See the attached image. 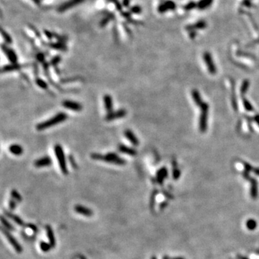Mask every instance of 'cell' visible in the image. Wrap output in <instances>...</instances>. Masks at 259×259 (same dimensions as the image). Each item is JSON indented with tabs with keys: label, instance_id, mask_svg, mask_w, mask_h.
Wrapping results in <instances>:
<instances>
[{
	"label": "cell",
	"instance_id": "cell-1",
	"mask_svg": "<svg viewBox=\"0 0 259 259\" xmlns=\"http://www.w3.org/2000/svg\"><path fill=\"white\" fill-rule=\"evenodd\" d=\"M192 96L196 104L200 107L201 109V116L199 120V129L200 131L204 133L207 129V120L208 117V109L209 105L207 103L204 102L201 99L199 92L197 90H193Z\"/></svg>",
	"mask_w": 259,
	"mask_h": 259
},
{
	"label": "cell",
	"instance_id": "cell-2",
	"mask_svg": "<svg viewBox=\"0 0 259 259\" xmlns=\"http://www.w3.org/2000/svg\"><path fill=\"white\" fill-rule=\"evenodd\" d=\"M90 157L96 161H101L106 162L108 163L115 164V165L124 166L127 163V161L123 158L119 157L118 155L115 153H108L107 154H101L98 153H91Z\"/></svg>",
	"mask_w": 259,
	"mask_h": 259
},
{
	"label": "cell",
	"instance_id": "cell-3",
	"mask_svg": "<svg viewBox=\"0 0 259 259\" xmlns=\"http://www.w3.org/2000/svg\"><path fill=\"white\" fill-rule=\"evenodd\" d=\"M68 115L66 112H59L54 117L48 119V120L38 123L36 125V130H38V131H42V130L48 129V128H51V127L54 126V125L64 123V122H65L68 119Z\"/></svg>",
	"mask_w": 259,
	"mask_h": 259
},
{
	"label": "cell",
	"instance_id": "cell-4",
	"mask_svg": "<svg viewBox=\"0 0 259 259\" xmlns=\"http://www.w3.org/2000/svg\"><path fill=\"white\" fill-rule=\"evenodd\" d=\"M54 153L58 160V162H59V167H60V169L62 173L66 176V175L68 174L66 158L65 153H64L63 147L60 144H56L54 146Z\"/></svg>",
	"mask_w": 259,
	"mask_h": 259
},
{
	"label": "cell",
	"instance_id": "cell-5",
	"mask_svg": "<svg viewBox=\"0 0 259 259\" xmlns=\"http://www.w3.org/2000/svg\"><path fill=\"white\" fill-rule=\"evenodd\" d=\"M1 232L4 233V235H5V237L7 238V239L9 242V243L12 245V247L14 248V249L15 250L16 252L19 253L22 252V246H21L20 244L17 242V240L14 238V236L11 234L9 230H8L6 229L4 227L2 226L1 227Z\"/></svg>",
	"mask_w": 259,
	"mask_h": 259
},
{
	"label": "cell",
	"instance_id": "cell-6",
	"mask_svg": "<svg viewBox=\"0 0 259 259\" xmlns=\"http://www.w3.org/2000/svg\"><path fill=\"white\" fill-rule=\"evenodd\" d=\"M1 50L7 57V59L9 61L11 64H16L18 61V57L12 48H9L7 46L4 44H1Z\"/></svg>",
	"mask_w": 259,
	"mask_h": 259
},
{
	"label": "cell",
	"instance_id": "cell-7",
	"mask_svg": "<svg viewBox=\"0 0 259 259\" xmlns=\"http://www.w3.org/2000/svg\"><path fill=\"white\" fill-rule=\"evenodd\" d=\"M85 0H68V1L61 4L58 7L57 10L59 12H64L69 9H71V8L76 7V6L83 2Z\"/></svg>",
	"mask_w": 259,
	"mask_h": 259
},
{
	"label": "cell",
	"instance_id": "cell-8",
	"mask_svg": "<svg viewBox=\"0 0 259 259\" xmlns=\"http://www.w3.org/2000/svg\"><path fill=\"white\" fill-rule=\"evenodd\" d=\"M62 106L66 109H70L73 112H81L83 109L81 104L72 100H64L62 102Z\"/></svg>",
	"mask_w": 259,
	"mask_h": 259
},
{
	"label": "cell",
	"instance_id": "cell-9",
	"mask_svg": "<svg viewBox=\"0 0 259 259\" xmlns=\"http://www.w3.org/2000/svg\"><path fill=\"white\" fill-rule=\"evenodd\" d=\"M127 111L125 109H120L115 112H112L110 113H108L105 117V120L107 122H111L112 120H117V119L123 118L126 116Z\"/></svg>",
	"mask_w": 259,
	"mask_h": 259
},
{
	"label": "cell",
	"instance_id": "cell-10",
	"mask_svg": "<svg viewBox=\"0 0 259 259\" xmlns=\"http://www.w3.org/2000/svg\"><path fill=\"white\" fill-rule=\"evenodd\" d=\"M41 43H43L44 46L53 48V49L58 50V51H67L66 45L64 43H61V42L58 41L56 42V43H53V42H48V43H46V42H44L43 41Z\"/></svg>",
	"mask_w": 259,
	"mask_h": 259
},
{
	"label": "cell",
	"instance_id": "cell-11",
	"mask_svg": "<svg viewBox=\"0 0 259 259\" xmlns=\"http://www.w3.org/2000/svg\"><path fill=\"white\" fill-rule=\"evenodd\" d=\"M53 163L51 157L44 156L41 158L37 159L34 162V166L36 168H43V167H47L51 166Z\"/></svg>",
	"mask_w": 259,
	"mask_h": 259
},
{
	"label": "cell",
	"instance_id": "cell-12",
	"mask_svg": "<svg viewBox=\"0 0 259 259\" xmlns=\"http://www.w3.org/2000/svg\"><path fill=\"white\" fill-rule=\"evenodd\" d=\"M124 136H125V138L130 141V143H131L133 146H139L140 144V141L138 140V138H137L136 135L134 134L133 131L130 129H127L124 131Z\"/></svg>",
	"mask_w": 259,
	"mask_h": 259
},
{
	"label": "cell",
	"instance_id": "cell-13",
	"mask_svg": "<svg viewBox=\"0 0 259 259\" xmlns=\"http://www.w3.org/2000/svg\"><path fill=\"white\" fill-rule=\"evenodd\" d=\"M22 67H24V65L18 64V63L8 64V65H6L2 67V68H1V73H7V72L16 71L20 70Z\"/></svg>",
	"mask_w": 259,
	"mask_h": 259
},
{
	"label": "cell",
	"instance_id": "cell-14",
	"mask_svg": "<svg viewBox=\"0 0 259 259\" xmlns=\"http://www.w3.org/2000/svg\"><path fill=\"white\" fill-rule=\"evenodd\" d=\"M74 210L78 214H80V215L86 217H91L93 215V214H94L91 210L84 207V206L80 205H76L74 207Z\"/></svg>",
	"mask_w": 259,
	"mask_h": 259
},
{
	"label": "cell",
	"instance_id": "cell-15",
	"mask_svg": "<svg viewBox=\"0 0 259 259\" xmlns=\"http://www.w3.org/2000/svg\"><path fill=\"white\" fill-rule=\"evenodd\" d=\"M4 213H5V215L7 217V218H10L11 220H13L15 223H17V225H20L21 227H25V228H28V225L29 224H25L22 220L21 219L20 217H18L17 215H14V214L10 212H8L7 210H4Z\"/></svg>",
	"mask_w": 259,
	"mask_h": 259
},
{
	"label": "cell",
	"instance_id": "cell-16",
	"mask_svg": "<svg viewBox=\"0 0 259 259\" xmlns=\"http://www.w3.org/2000/svg\"><path fill=\"white\" fill-rule=\"evenodd\" d=\"M103 102L104 104V107H105L106 111L107 114L113 112V101H112V97L110 94H105L103 96Z\"/></svg>",
	"mask_w": 259,
	"mask_h": 259
},
{
	"label": "cell",
	"instance_id": "cell-17",
	"mask_svg": "<svg viewBox=\"0 0 259 259\" xmlns=\"http://www.w3.org/2000/svg\"><path fill=\"white\" fill-rule=\"evenodd\" d=\"M118 150L120 152L123 153L124 154H127L130 156H136L137 155V151L133 148H130L129 146H127L125 145L120 144L118 146Z\"/></svg>",
	"mask_w": 259,
	"mask_h": 259
},
{
	"label": "cell",
	"instance_id": "cell-18",
	"mask_svg": "<svg viewBox=\"0 0 259 259\" xmlns=\"http://www.w3.org/2000/svg\"><path fill=\"white\" fill-rule=\"evenodd\" d=\"M243 176L246 178V179H249L250 181V182H251V185H252L251 195H252L253 198H255L257 196V182H256V181H255V179H253V178H252L250 176H249L248 171L245 170V171L243 172Z\"/></svg>",
	"mask_w": 259,
	"mask_h": 259
},
{
	"label": "cell",
	"instance_id": "cell-19",
	"mask_svg": "<svg viewBox=\"0 0 259 259\" xmlns=\"http://www.w3.org/2000/svg\"><path fill=\"white\" fill-rule=\"evenodd\" d=\"M204 59H205V63L207 64V66H208L209 71L212 73V74H215L216 73V67L214 65V63L212 61V59L211 56L208 53H206L204 56Z\"/></svg>",
	"mask_w": 259,
	"mask_h": 259
},
{
	"label": "cell",
	"instance_id": "cell-20",
	"mask_svg": "<svg viewBox=\"0 0 259 259\" xmlns=\"http://www.w3.org/2000/svg\"><path fill=\"white\" fill-rule=\"evenodd\" d=\"M9 151L15 156H20L24 152L22 147L19 144H12L9 146Z\"/></svg>",
	"mask_w": 259,
	"mask_h": 259
},
{
	"label": "cell",
	"instance_id": "cell-21",
	"mask_svg": "<svg viewBox=\"0 0 259 259\" xmlns=\"http://www.w3.org/2000/svg\"><path fill=\"white\" fill-rule=\"evenodd\" d=\"M46 233H47V235L48 238V240H49V242L51 245L52 246V248H54L56 246V238H55V235H54V233L53 231L52 228H51L50 225H46Z\"/></svg>",
	"mask_w": 259,
	"mask_h": 259
},
{
	"label": "cell",
	"instance_id": "cell-22",
	"mask_svg": "<svg viewBox=\"0 0 259 259\" xmlns=\"http://www.w3.org/2000/svg\"><path fill=\"white\" fill-rule=\"evenodd\" d=\"M167 175H168V172H167L166 168H162L160 170L158 171L157 175H156V181L159 184H162L163 181L165 179V178L166 177Z\"/></svg>",
	"mask_w": 259,
	"mask_h": 259
},
{
	"label": "cell",
	"instance_id": "cell-23",
	"mask_svg": "<svg viewBox=\"0 0 259 259\" xmlns=\"http://www.w3.org/2000/svg\"><path fill=\"white\" fill-rule=\"evenodd\" d=\"M35 83H36L37 86H38V87L41 88L42 89L47 90L48 89V83L41 78L37 77V78H35Z\"/></svg>",
	"mask_w": 259,
	"mask_h": 259
},
{
	"label": "cell",
	"instance_id": "cell-24",
	"mask_svg": "<svg viewBox=\"0 0 259 259\" xmlns=\"http://www.w3.org/2000/svg\"><path fill=\"white\" fill-rule=\"evenodd\" d=\"M1 35H2L3 38H4V41H5V43L8 45L12 44V42L13 41H12V37L9 35V33H8L7 31H5V30H4L3 28L1 29Z\"/></svg>",
	"mask_w": 259,
	"mask_h": 259
},
{
	"label": "cell",
	"instance_id": "cell-25",
	"mask_svg": "<svg viewBox=\"0 0 259 259\" xmlns=\"http://www.w3.org/2000/svg\"><path fill=\"white\" fill-rule=\"evenodd\" d=\"M1 224H2V226L4 227V228H5L7 230H8L14 231V230H15L14 227L7 221V219L4 218V216L1 217Z\"/></svg>",
	"mask_w": 259,
	"mask_h": 259
},
{
	"label": "cell",
	"instance_id": "cell-26",
	"mask_svg": "<svg viewBox=\"0 0 259 259\" xmlns=\"http://www.w3.org/2000/svg\"><path fill=\"white\" fill-rule=\"evenodd\" d=\"M115 18V15L112 13H109L107 17H105L104 18H103L102 21L100 22V27H105L106 25L108 24L109 22H110L111 20H113Z\"/></svg>",
	"mask_w": 259,
	"mask_h": 259
},
{
	"label": "cell",
	"instance_id": "cell-27",
	"mask_svg": "<svg viewBox=\"0 0 259 259\" xmlns=\"http://www.w3.org/2000/svg\"><path fill=\"white\" fill-rule=\"evenodd\" d=\"M10 194H11V197H12L14 200H15L16 202H21L22 201V198L21 197L20 194L16 190V189H12V190L11 191Z\"/></svg>",
	"mask_w": 259,
	"mask_h": 259
},
{
	"label": "cell",
	"instance_id": "cell-28",
	"mask_svg": "<svg viewBox=\"0 0 259 259\" xmlns=\"http://www.w3.org/2000/svg\"><path fill=\"white\" fill-rule=\"evenodd\" d=\"M40 247H41L42 251L45 253L48 252L51 248H53L52 246L51 245V244L45 242V241H42V242H41V243H40Z\"/></svg>",
	"mask_w": 259,
	"mask_h": 259
},
{
	"label": "cell",
	"instance_id": "cell-29",
	"mask_svg": "<svg viewBox=\"0 0 259 259\" xmlns=\"http://www.w3.org/2000/svg\"><path fill=\"white\" fill-rule=\"evenodd\" d=\"M61 56L58 55V56H54V57L51 59V61H50V64L56 68V67L57 66L58 64L61 62Z\"/></svg>",
	"mask_w": 259,
	"mask_h": 259
},
{
	"label": "cell",
	"instance_id": "cell-30",
	"mask_svg": "<svg viewBox=\"0 0 259 259\" xmlns=\"http://www.w3.org/2000/svg\"><path fill=\"white\" fill-rule=\"evenodd\" d=\"M129 12L131 14L133 13V14H139L142 12V8L140 7L139 5H134V6H133L132 7L130 8Z\"/></svg>",
	"mask_w": 259,
	"mask_h": 259
},
{
	"label": "cell",
	"instance_id": "cell-31",
	"mask_svg": "<svg viewBox=\"0 0 259 259\" xmlns=\"http://www.w3.org/2000/svg\"><path fill=\"white\" fill-rule=\"evenodd\" d=\"M28 27H30V30H32V31L33 32V33H35V35H36V37L37 38H38V39H40L41 40V41L42 42L43 41V39H42V38H41V33H40V32L38 31V29L36 28V27H34L33 26V25H30V24H29L28 25Z\"/></svg>",
	"mask_w": 259,
	"mask_h": 259
},
{
	"label": "cell",
	"instance_id": "cell-32",
	"mask_svg": "<svg viewBox=\"0 0 259 259\" xmlns=\"http://www.w3.org/2000/svg\"><path fill=\"white\" fill-rule=\"evenodd\" d=\"M54 38L57 39L59 42H61V43H65L67 41V40H68V38H67L66 36L56 34V33H54Z\"/></svg>",
	"mask_w": 259,
	"mask_h": 259
},
{
	"label": "cell",
	"instance_id": "cell-33",
	"mask_svg": "<svg viewBox=\"0 0 259 259\" xmlns=\"http://www.w3.org/2000/svg\"><path fill=\"white\" fill-rule=\"evenodd\" d=\"M45 58H46V56H45V54L43 53H38L36 54V56H35L36 60L38 62L41 63V64H43L45 62Z\"/></svg>",
	"mask_w": 259,
	"mask_h": 259
},
{
	"label": "cell",
	"instance_id": "cell-34",
	"mask_svg": "<svg viewBox=\"0 0 259 259\" xmlns=\"http://www.w3.org/2000/svg\"><path fill=\"white\" fill-rule=\"evenodd\" d=\"M68 160H69V161H70L71 166H72V168H73V169H77V168H78V165H77V163H76L75 159H74V158L73 157V156L72 155L69 156Z\"/></svg>",
	"mask_w": 259,
	"mask_h": 259
},
{
	"label": "cell",
	"instance_id": "cell-35",
	"mask_svg": "<svg viewBox=\"0 0 259 259\" xmlns=\"http://www.w3.org/2000/svg\"><path fill=\"white\" fill-rule=\"evenodd\" d=\"M108 1H111V2L113 3V4L115 5V7H116V9L118 11H122V10H123V7H122L121 3H120V1H118V0H108Z\"/></svg>",
	"mask_w": 259,
	"mask_h": 259
},
{
	"label": "cell",
	"instance_id": "cell-36",
	"mask_svg": "<svg viewBox=\"0 0 259 259\" xmlns=\"http://www.w3.org/2000/svg\"><path fill=\"white\" fill-rule=\"evenodd\" d=\"M248 86H249V81L245 80V81L243 82V83L242 87H241V93L245 94V91H247L248 89Z\"/></svg>",
	"mask_w": 259,
	"mask_h": 259
},
{
	"label": "cell",
	"instance_id": "cell-37",
	"mask_svg": "<svg viewBox=\"0 0 259 259\" xmlns=\"http://www.w3.org/2000/svg\"><path fill=\"white\" fill-rule=\"evenodd\" d=\"M43 33H44V35H46V38H47L48 40H51V39H53V38H54V33H52V32L49 31V30H43Z\"/></svg>",
	"mask_w": 259,
	"mask_h": 259
},
{
	"label": "cell",
	"instance_id": "cell-38",
	"mask_svg": "<svg viewBox=\"0 0 259 259\" xmlns=\"http://www.w3.org/2000/svg\"><path fill=\"white\" fill-rule=\"evenodd\" d=\"M157 193H158L157 191H154V192L152 194V196H151V197L150 205H151V209L153 208V207H154V204H155V198H156V196Z\"/></svg>",
	"mask_w": 259,
	"mask_h": 259
},
{
	"label": "cell",
	"instance_id": "cell-39",
	"mask_svg": "<svg viewBox=\"0 0 259 259\" xmlns=\"http://www.w3.org/2000/svg\"><path fill=\"white\" fill-rule=\"evenodd\" d=\"M243 104H244V107H245L246 110H248V111H252L253 110V107L251 106V104L249 103L248 101H247L245 99H243Z\"/></svg>",
	"mask_w": 259,
	"mask_h": 259
},
{
	"label": "cell",
	"instance_id": "cell-40",
	"mask_svg": "<svg viewBox=\"0 0 259 259\" xmlns=\"http://www.w3.org/2000/svg\"><path fill=\"white\" fill-rule=\"evenodd\" d=\"M16 205H17V202L15 200H14L13 199H9V209L11 210H14L15 209Z\"/></svg>",
	"mask_w": 259,
	"mask_h": 259
},
{
	"label": "cell",
	"instance_id": "cell-41",
	"mask_svg": "<svg viewBox=\"0 0 259 259\" xmlns=\"http://www.w3.org/2000/svg\"><path fill=\"white\" fill-rule=\"evenodd\" d=\"M255 226H256V223H255V222L254 220H249L247 223V227L249 229H254L255 228Z\"/></svg>",
	"mask_w": 259,
	"mask_h": 259
},
{
	"label": "cell",
	"instance_id": "cell-42",
	"mask_svg": "<svg viewBox=\"0 0 259 259\" xmlns=\"http://www.w3.org/2000/svg\"><path fill=\"white\" fill-rule=\"evenodd\" d=\"M130 4V0H123V2H122V4L125 7H129Z\"/></svg>",
	"mask_w": 259,
	"mask_h": 259
},
{
	"label": "cell",
	"instance_id": "cell-43",
	"mask_svg": "<svg viewBox=\"0 0 259 259\" xmlns=\"http://www.w3.org/2000/svg\"><path fill=\"white\" fill-rule=\"evenodd\" d=\"M32 1L36 4H40L41 3V0H32Z\"/></svg>",
	"mask_w": 259,
	"mask_h": 259
},
{
	"label": "cell",
	"instance_id": "cell-44",
	"mask_svg": "<svg viewBox=\"0 0 259 259\" xmlns=\"http://www.w3.org/2000/svg\"><path fill=\"white\" fill-rule=\"evenodd\" d=\"M255 122H256V123H258V125H259V115H257L256 116H255Z\"/></svg>",
	"mask_w": 259,
	"mask_h": 259
},
{
	"label": "cell",
	"instance_id": "cell-45",
	"mask_svg": "<svg viewBox=\"0 0 259 259\" xmlns=\"http://www.w3.org/2000/svg\"><path fill=\"white\" fill-rule=\"evenodd\" d=\"M79 259H86V258L83 255H79Z\"/></svg>",
	"mask_w": 259,
	"mask_h": 259
},
{
	"label": "cell",
	"instance_id": "cell-46",
	"mask_svg": "<svg viewBox=\"0 0 259 259\" xmlns=\"http://www.w3.org/2000/svg\"><path fill=\"white\" fill-rule=\"evenodd\" d=\"M164 259H166V258H164Z\"/></svg>",
	"mask_w": 259,
	"mask_h": 259
}]
</instances>
